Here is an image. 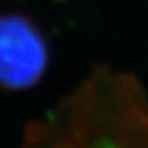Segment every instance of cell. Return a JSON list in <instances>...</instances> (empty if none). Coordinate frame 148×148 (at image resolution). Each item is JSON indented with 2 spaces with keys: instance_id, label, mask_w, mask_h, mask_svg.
I'll list each match as a JSON object with an SVG mask.
<instances>
[{
  "instance_id": "1",
  "label": "cell",
  "mask_w": 148,
  "mask_h": 148,
  "mask_svg": "<svg viewBox=\"0 0 148 148\" xmlns=\"http://www.w3.org/2000/svg\"><path fill=\"white\" fill-rule=\"evenodd\" d=\"M49 54L40 29L21 13L0 14V88L27 90L44 76Z\"/></svg>"
}]
</instances>
